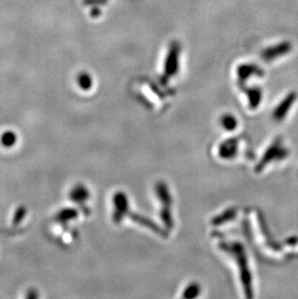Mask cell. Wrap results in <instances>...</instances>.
Here are the masks:
<instances>
[{
  "label": "cell",
  "mask_w": 298,
  "mask_h": 299,
  "mask_svg": "<svg viewBox=\"0 0 298 299\" xmlns=\"http://www.w3.org/2000/svg\"><path fill=\"white\" fill-rule=\"evenodd\" d=\"M70 198L76 203H82L86 201V198H88V192L83 186L79 185L71 191Z\"/></svg>",
  "instance_id": "cell-8"
},
{
  "label": "cell",
  "mask_w": 298,
  "mask_h": 299,
  "mask_svg": "<svg viewBox=\"0 0 298 299\" xmlns=\"http://www.w3.org/2000/svg\"><path fill=\"white\" fill-rule=\"evenodd\" d=\"M238 149V143L236 140H228L220 146V156L224 159H232L236 157Z\"/></svg>",
  "instance_id": "cell-7"
},
{
  "label": "cell",
  "mask_w": 298,
  "mask_h": 299,
  "mask_svg": "<svg viewBox=\"0 0 298 299\" xmlns=\"http://www.w3.org/2000/svg\"><path fill=\"white\" fill-rule=\"evenodd\" d=\"M298 99V94L296 92H291L287 95L282 102L277 106V108L273 111V118L277 121L283 120L287 114L288 111L291 110L292 106L294 105V103L296 102V100Z\"/></svg>",
  "instance_id": "cell-5"
},
{
  "label": "cell",
  "mask_w": 298,
  "mask_h": 299,
  "mask_svg": "<svg viewBox=\"0 0 298 299\" xmlns=\"http://www.w3.org/2000/svg\"><path fill=\"white\" fill-rule=\"evenodd\" d=\"M249 99H250V104L252 108H257L259 107V104L261 103L262 100V91L260 88H251L250 91L248 92Z\"/></svg>",
  "instance_id": "cell-12"
},
{
  "label": "cell",
  "mask_w": 298,
  "mask_h": 299,
  "mask_svg": "<svg viewBox=\"0 0 298 299\" xmlns=\"http://www.w3.org/2000/svg\"><path fill=\"white\" fill-rule=\"evenodd\" d=\"M200 293H201L200 286L198 284H192V285H190L189 287H187V289L185 290L183 298H185V299H194V298H197L200 295Z\"/></svg>",
  "instance_id": "cell-13"
},
{
  "label": "cell",
  "mask_w": 298,
  "mask_h": 299,
  "mask_svg": "<svg viewBox=\"0 0 298 299\" xmlns=\"http://www.w3.org/2000/svg\"><path fill=\"white\" fill-rule=\"evenodd\" d=\"M221 125L226 131H235L238 125L236 116L232 114H226L221 118Z\"/></svg>",
  "instance_id": "cell-9"
},
{
  "label": "cell",
  "mask_w": 298,
  "mask_h": 299,
  "mask_svg": "<svg viewBox=\"0 0 298 299\" xmlns=\"http://www.w3.org/2000/svg\"><path fill=\"white\" fill-rule=\"evenodd\" d=\"M158 195L160 197V200L162 202V205H163V209H162V218L163 220L165 221V223L169 226L172 225V218H171V214H170V210H171V205L172 204V201H171V198H170V194H169V191L167 189L166 185H163V184H159L158 185L157 189Z\"/></svg>",
  "instance_id": "cell-4"
},
{
  "label": "cell",
  "mask_w": 298,
  "mask_h": 299,
  "mask_svg": "<svg viewBox=\"0 0 298 299\" xmlns=\"http://www.w3.org/2000/svg\"><path fill=\"white\" fill-rule=\"evenodd\" d=\"M292 49H293L292 43L288 42V41H284L277 45H274V46H271V47L264 49L262 52V56L265 61L269 62V61L275 60L278 57H281V56L288 54Z\"/></svg>",
  "instance_id": "cell-3"
},
{
  "label": "cell",
  "mask_w": 298,
  "mask_h": 299,
  "mask_svg": "<svg viewBox=\"0 0 298 299\" xmlns=\"http://www.w3.org/2000/svg\"><path fill=\"white\" fill-rule=\"evenodd\" d=\"M251 75H256V76H260L263 77L264 76V72L256 67V66H243V68H241V72H240V76L242 78H247Z\"/></svg>",
  "instance_id": "cell-11"
},
{
  "label": "cell",
  "mask_w": 298,
  "mask_h": 299,
  "mask_svg": "<svg viewBox=\"0 0 298 299\" xmlns=\"http://www.w3.org/2000/svg\"><path fill=\"white\" fill-rule=\"evenodd\" d=\"M16 142V134L12 131H7L3 133L0 137V143L4 147H12L15 145Z\"/></svg>",
  "instance_id": "cell-10"
},
{
  "label": "cell",
  "mask_w": 298,
  "mask_h": 299,
  "mask_svg": "<svg viewBox=\"0 0 298 299\" xmlns=\"http://www.w3.org/2000/svg\"><path fill=\"white\" fill-rule=\"evenodd\" d=\"M226 249L231 252V254L236 257V260L238 261V268L240 270V274L242 275V281L245 285V290L246 291H251V274L249 273L248 269V263L246 259V254L243 249V247L238 244V243H230L225 245Z\"/></svg>",
  "instance_id": "cell-1"
},
{
  "label": "cell",
  "mask_w": 298,
  "mask_h": 299,
  "mask_svg": "<svg viewBox=\"0 0 298 299\" xmlns=\"http://www.w3.org/2000/svg\"><path fill=\"white\" fill-rule=\"evenodd\" d=\"M26 210L23 208V207H19L17 210H16V215L14 217V224L16 225L18 224L21 219L24 217V214H25Z\"/></svg>",
  "instance_id": "cell-15"
},
{
  "label": "cell",
  "mask_w": 298,
  "mask_h": 299,
  "mask_svg": "<svg viewBox=\"0 0 298 299\" xmlns=\"http://www.w3.org/2000/svg\"><path fill=\"white\" fill-rule=\"evenodd\" d=\"M288 148H286L284 145H283L282 142H276L274 143H272V145L267 149L265 156L262 159L261 163L257 166V171L260 172L264 169L265 166H267V164H269L270 162L272 161H280L282 159H285L289 155V152H288Z\"/></svg>",
  "instance_id": "cell-2"
},
{
  "label": "cell",
  "mask_w": 298,
  "mask_h": 299,
  "mask_svg": "<svg viewBox=\"0 0 298 299\" xmlns=\"http://www.w3.org/2000/svg\"><path fill=\"white\" fill-rule=\"evenodd\" d=\"M114 205H115L114 220L120 221L125 215V211L128 209L127 197H125L123 193H117L114 196Z\"/></svg>",
  "instance_id": "cell-6"
},
{
  "label": "cell",
  "mask_w": 298,
  "mask_h": 299,
  "mask_svg": "<svg viewBox=\"0 0 298 299\" xmlns=\"http://www.w3.org/2000/svg\"><path fill=\"white\" fill-rule=\"evenodd\" d=\"M76 217H77V211L74 209H63L62 211L58 214V219L61 221L74 219Z\"/></svg>",
  "instance_id": "cell-14"
}]
</instances>
